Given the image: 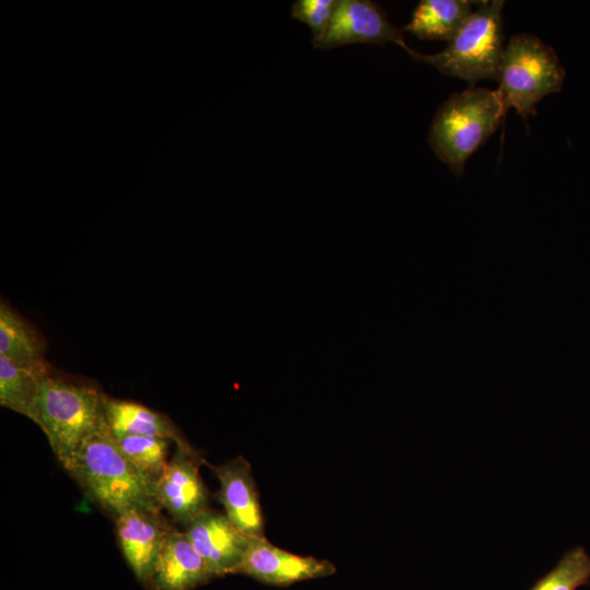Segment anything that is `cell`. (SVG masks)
I'll return each mask as SVG.
<instances>
[{"instance_id": "obj_13", "label": "cell", "mask_w": 590, "mask_h": 590, "mask_svg": "<svg viewBox=\"0 0 590 590\" xmlns=\"http://www.w3.org/2000/svg\"><path fill=\"white\" fill-rule=\"evenodd\" d=\"M104 413L111 434L156 436L170 439L177 447L192 448L172 420L138 402L104 396Z\"/></svg>"}, {"instance_id": "obj_18", "label": "cell", "mask_w": 590, "mask_h": 590, "mask_svg": "<svg viewBox=\"0 0 590 590\" xmlns=\"http://www.w3.org/2000/svg\"><path fill=\"white\" fill-rule=\"evenodd\" d=\"M589 580L590 555L582 547H574L531 590H577Z\"/></svg>"}, {"instance_id": "obj_8", "label": "cell", "mask_w": 590, "mask_h": 590, "mask_svg": "<svg viewBox=\"0 0 590 590\" xmlns=\"http://www.w3.org/2000/svg\"><path fill=\"white\" fill-rule=\"evenodd\" d=\"M201 461L192 448L177 447L155 484L161 508L185 528L209 509V493L198 468Z\"/></svg>"}, {"instance_id": "obj_1", "label": "cell", "mask_w": 590, "mask_h": 590, "mask_svg": "<svg viewBox=\"0 0 590 590\" xmlns=\"http://www.w3.org/2000/svg\"><path fill=\"white\" fill-rule=\"evenodd\" d=\"M63 469L115 518L131 509L162 514L155 485L125 457L106 422L84 440Z\"/></svg>"}, {"instance_id": "obj_14", "label": "cell", "mask_w": 590, "mask_h": 590, "mask_svg": "<svg viewBox=\"0 0 590 590\" xmlns=\"http://www.w3.org/2000/svg\"><path fill=\"white\" fill-rule=\"evenodd\" d=\"M46 341L40 332L5 299L0 302V355L39 373L51 366L45 358Z\"/></svg>"}, {"instance_id": "obj_9", "label": "cell", "mask_w": 590, "mask_h": 590, "mask_svg": "<svg viewBox=\"0 0 590 590\" xmlns=\"http://www.w3.org/2000/svg\"><path fill=\"white\" fill-rule=\"evenodd\" d=\"M185 533L213 578L234 574L252 538L239 531L225 514L210 508L191 521Z\"/></svg>"}, {"instance_id": "obj_7", "label": "cell", "mask_w": 590, "mask_h": 590, "mask_svg": "<svg viewBox=\"0 0 590 590\" xmlns=\"http://www.w3.org/2000/svg\"><path fill=\"white\" fill-rule=\"evenodd\" d=\"M335 566L314 556H302L273 545L264 536L251 538L234 574L264 585L287 587L295 582L322 578L335 573Z\"/></svg>"}, {"instance_id": "obj_6", "label": "cell", "mask_w": 590, "mask_h": 590, "mask_svg": "<svg viewBox=\"0 0 590 590\" xmlns=\"http://www.w3.org/2000/svg\"><path fill=\"white\" fill-rule=\"evenodd\" d=\"M387 43L398 45L412 59L417 55V51L406 45L403 31L388 20L381 5L370 0H338L329 30L316 48L331 49L350 44Z\"/></svg>"}, {"instance_id": "obj_10", "label": "cell", "mask_w": 590, "mask_h": 590, "mask_svg": "<svg viewBox=\"0 0 590 590\" xmlns=\"http://www.w3.org/2000/svg\"><path fill=\"white\" fill-rule=\"evenodd\" d=\"M211 469L220 482L215 497L226 517L244 534L264 536L262 510L249 462L237 457Z\"/></svg>"}, {"instance_id": "obj_12", "label": "cell", "mask_w": 590, "mask_h": 590, "mask_svg": "<svg viewBox=\"0 0 590 590\" xmlns=\"http://www.w3.org/2000/svg\"><path fill=\"white\" fill-rule=\"evenodd\" d=\"M212 578L185 531L172 528L144 587L146 590H193Z\"/></svg>"}, {"instance_id": "obj_4", "label": "cell", "mask_w": 590, "mask_h": 590, "mask_svg": "<svg viewBox=\"0 0 590 590\" xmlns=\"http://www.w3.org/2000/svg\"><path fill=\"white\" fill-rule=\"evenodd\" d=\"M503 0L480 1L446 48L433 55L417 52L414 60L426 62L447 76L474 86L479 80H498L504 34Z\"/></svg>"}, {"instance_id": "obj_17", "label": "cell", "mask_w": 590, "mask_h": 590, "mask_svg": "<svg viewBox=\"0 0 590 590\" xmlns=\"http://www.w3.org/2000/svg\"><path fill=\"white\" fill-rule=\"evenodd\" d=\"M115 439L125 457L155 485L168 464V449L172 440L141 435L115 437Z\"/></svg>"}, {"instance_id": "obj_19", "label": "cell", "mask_w": 590, "mask_h": 590, "mask_svg": "<svg viewBox=\"0 0 590 590\" xmlns=\"http://www.w3.org/2000/svg\"><path fill=\"white\" fill-rule=\"evenodd\" d=\"M337 5V0H297L292 4V16L311 30L315 48L326 36Z\"/></svg>"}, {"instance_id": "obj_16", "label": "cell", "mask_w": 590, "mask_h": 590, "mask_svg": "<svg viewBox=\"0 0 590 590\" xmlns=\"http://www.w3.org/2000/svg\"><path fill=\"white\" fill-rule=\"evenodd\" d=\"M48 373L19 366L0 355V405L39 425L40 390Z\"/></svg>"}, {"instance_id": "obj_15", "label": "cell", "mask_w": 590, "mask_h": 590, "mask_svg": "<svg viewBox=\"0 0 590 590\" xmlns=\"http://www.w3.org/2000/svg\"><path fill=\"white\" fill-rule=\"evenodd\" d=\"M470 0H422L412 12L410 22L402 28L421 39L450 42L474 4Z\"/></svg>"}, {"instance_id": "obj_11", "label": "cell", "mask_w": 590, "mask_h": 590, "mask_svg": "<svg viewBox=\"0 0 590 590\" xmlns=\"http://www.w3.org/2000/svg\"><path fill=\"white\" fill-rule=\"evenodd\" d=\"M116 519V535L126 562L144 585L172 529L162 514L128 510Z\"/></svg>"}, {"instance_id": "obj_2", "label": "cell", "mask_w": 590, "mask_h": 590, "mask_svg": "<svg viewBox=\"0 0 590 590\" xmlns=\"http://www.w3.org/2000/svg\"><path fill=\"white\" fill-rule=\"evenodd\" d=\"M506 111L498 92L470 86L452 93L437 109L428 131L436 156L456 175L495 132Z\"/></svg>"}, {"instance_id": "obj_3", "label": "cell", "mask_w": 590, "mask_h": 590, "mask_svg": "<svg viewBox=\"0 0 590 590\" xmlns=\"http://www.w3.org/2000/svg\"><path fill=\"white\" fill-rule=\"evenodd\" d=\"M104 393L92 384L70 379L52 369L39 398V428L64 468L80 446L106 422Z\"/></svg>"}, {"instance_id": "obj_5", "label": "cell", "mask_w": 590, "mask_h": 590, "mask_svg": "<svg viewBox=\"0 0 590 590\" xmlns=\"http://www.w3.org/2000/svg\"><path fill=\"white\" fill-rule=\"evenodd\" d=\"M565 74L551 46L532 34L511 36L504 48L496 90L506 114L514 108L527 122L543 97L562 90Z\"/></svg>"}]
</instances>
